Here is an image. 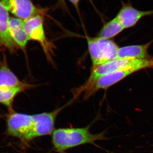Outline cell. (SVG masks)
<instances>
[{
	"instance_id": "1",
	"label": "cell",
	"mask_w": 153,
	"mask_h": 153,
	"mask_svg": "<svg viewBox=\"0 0 153 153\" xmlns=\"http://www.w3.org/2000/svg\"><path fill=\"white\" fill-rule=\"evenodd\" d=\"M104 139L103 133L91 134L88 126L56 129L52 134L53 146L55 150L60 153L80 145L94 144L97 141Z\"/></svg>"
},
{
	"instance_id": "2",
	"label": "cell",
	"mask_w": 153,
	"mask_h": 153,
	"mask_svg": "<svg viewBox=\"0 0 153 153\" xmlns=\"http://www.w3.org/2000/svg\"><path fill=\"white\" fill-rule=\"evenodd\" d=\"M128 68H136L140 70L148 68H153V57L143 60L116 59L92 67L90 76L85 83L81 85V88L85 89L105 74Z\"/></svg>"
},
{
	"instance_id": "3",
	"label": "cell",
	"mask_w": 153,
	"mask_h": 153,
	"mask_svg": "<svg viewBox=\"0 0 153 153\" xmlns=\"http://www.w3.org/2000/svg\"><path fill=\"white\" fill-rule=\"evenodd\" d=\"M92 67L114 60L119 47L111 40L99 37H86Z\"/></svg>"
},
{
	"instance_id": "4",
	"label": "cell",
	"mask_w": 153,
	"mask_h": 153,
	"mask_svg": "<svg viewBox=\"0 0 153 153\" xmlns=\"http://www.w3.org/2000/svg\"><path fill=\"white\" fill-rule=\"evenodd\" d=\"M6 132L10 136L23 142H27L28 137L33 125V115L8 110L6 115Z\"/></svg>"
},
{
	"instance_id": "5",
	"label": "cell",
	"mask_w": 153,
	"mask_h": 153,
	"mask_svg": "<svg viewBox=\"0 0 153 153\" xmlns=\"http://www.w3.org/2000/svg\"><path fill=\"white\" fill-rule=\"evenodd\" d=\"M24 27L30 41L38 42L44 50L48 60L52 61L55 47L45 34L43 17L40 15H36L24 21Z\"/></svg>"
},
{
	"instance_id": "6",
	"label": "cell",
	"mask_w": 153,
	"mask_h": 153,
	"mask_svg": "<svg viewBox=\"0 0 153 153\" xmlns=\"http://www.w3.org/2000/svg\"><path fill=\"white\" fill-rule=\"evenodd\" d=\"M74 100L68 102L65 105L49 112L33 114V125L28 137L27 142L38 137L52 134L54 131L55 120L57 115L63 109L69 105Z\"/></svg>"
},
{
	"instance_id": "7",
	"label": "cell",
	"mask_w": 153,
	"mask_h": 153,
	"mask_svg": "<svg viewBox=\"0 0 153 153\" xmlns=\"http://www.w3.org/2000/svg\"><path fill=\"white\" fill-rule=\"evenodd\" d=\"M140 71L136 68H128L117 70L101 76L83 91V99H88L101 89H107L131 74Z\"/></svg>"
},
{
	"instance_id": "8",
	"label": "cell",
	"mask_w": 153,
	"mask_h": 153,
	"mask_svg": "<svg viewBox=\"0 0 153 153\" xmlns=\"http://www.w3.org/2000/svg\"><path fill=\"white\" fill-rule=\"evenodd\" d=\"M121 7L115 17L125 29L134 27L144 17L153 15V10H141L134 7L130 1L126 3L121 0Z\"/></svg>"
},
{
	"instance_id": "9",
	"label": "cell",
	"mask_w": 153,
	"mask_h": 153,
	"mask_svg": "<svg viewBox=\"0 0 153 153\" xmlns=\"http://www.w3.org/2000/svg\"><path fill=\"white\" fill-rule=\"evenodd\" d=\"M5 7L16 18L25 21L39 14L30 0H0Z\"/></svg>"
},
{
	"instance_id": "10",
	"label": "cell",
	"mask_w": 153,
	"mask_h": 153,
	"mask_svg": "<svg viewBox=\"0 0 153 153\" xmlns=\"http://www.w3.org/2000/svg\"><path fill=\"white\" fill-rule=\"evenodd\" d=\"M9 12L0 1V49L16 54L19 47L11 37L9 29Z\"/></svg>"
},
{
	"instance_id": "11",
	"label": "cell",
	"mask_w": 153,
	"mask_h": 153,
	"mask_svg": "<svg viewBox=\"0 0 153 153\" xmlns=\"http://www.w3.org/2000/svg\"><path fill=\"white\" fill-rule=\"evenodd\" d=\"M153 41L143 45H133L119 48L115 59L143 60L152 57L148 53V49Z\"/></svg>"
},
{
	"instance_id": "12",
	"label": "cell",
	"mask_w": 153,
	"mask_h": 153,
	"mask_svg": "<svg viewBox=\"0 0 153 153\" xmlns=\"http://www.w3.org/2000/svg\"><path fill=\"white\" fill-rule=\"evenodd\" d=\"M9 29L14 42L19 48L25 51L30 40L24 29V21L16 17L10 18Z\"/></svg>"
},
{
	"instance_id": "13",
	"label": "cell",
	"mask_w": 153,
	"mask_h": 153,
	"mask_svg": "<svg viewBox=\"0 0 153 153\" xmlns=\"http://www.w3.org/2000/svg\"><path fill=\"white\" fill-rule=\"evenodd\" d=\"M30 84L22 82L9 68L4 55L0 60V88L27 86Z\"/></svg>"
},
{
	"instance_id": "14",
	"label": "cell",
	"mask_w": 153,
	"mask_h": 153,
	"mask_svg": "<svg viewBox=\"0 0 153 153\" xmlns=\"http://www.w3.org/2000/svg\"><path fill=\"white\" fill-rule=\"evenodd\" d=\"M36 86V85L29 84L27 86L0 88V104L7 107L8 110L12 109L14 99L18 94Z\"/></svg>"
},
{
	"instance_id": "15",
	"label": "cell",
	"mask_w": 153,
	"mask_h": 153,
	"mask_svg": "<svg viewBox=\"0 0 153 153\" xmlns=\"http://www.w3.org/2000/svg\"><path fill=\"white\" fill-rule=\"evenodd\" d=\"M125 30L115 17L105 23L99 31L97 37L106 39L114 38Z\"/></svg>"
},
{
	"instance_id": "16",
	"label": "cell",
	"mask_w": 153,
	"mask_h": 153,
	"mask_svg": "<svg viewBox=\"0 0 153 153\" xmlns=\"http://www.w3.org/2000/svg\"><path fill=\"white\" fill-rule=\"evenodd\" d=\"M69 1L74 5V7L76 8H78V4H79V3L80 0H69Z\"/></svg>"
}]
</instances>
